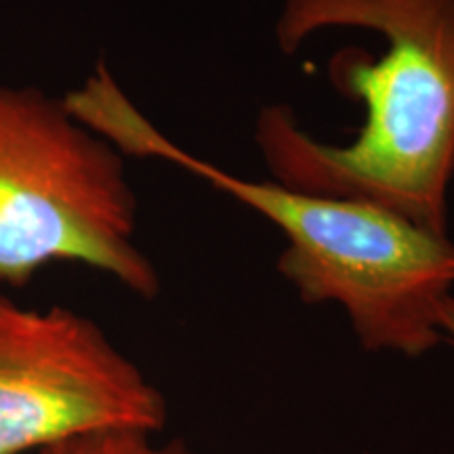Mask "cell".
<instances>
[{
    "mask_svg": "<svg viewBox=\"0 0 454 454\" xmlns=\"http://www.w3.org/2000/svg\"><path fill=\"white\" fill-rule=\"evenodd\" d=\"M147 431H99L38 454H194L184 440L156 442Z\"/></svg>",
    "mask_w": 454,
    "mask_h": 454,
    "instance_id": "obj_5",
    "label": "cell"
},
{
    "mask_svg": "<svg viewBox=\"0 0 454 454\" xmlns=\"http://www.w3.org/2000/svg\"><path fill=\"white\" fill-rule=\"evenodd\" d=\"M137 198L116 150L32 87H0V282L24 286L72 261L154 299L160 276L135 244Z\"/></svg>",
    "mask_w": 454,
    "mask_h": 454,
    "instance_id": "obj_3",
    "label": "cell"
},
{
    "mask_svg": "<svg viewBox=\"0 0 454 454\" xmlns=\"http://www.w3.org/2000/svg\"><path fill=\"white\" fill-rule=\"evenodd\" d=\"M167 400L98 322L0 293V454L43 452L99 431L158 434Z\"/></svg>",
    "mask_w": 454,
    "mask_h": 454,
    "instance_id": "obj_4",
    "label": "cell"
},
{
    "mask_svg": "<svg viewBox=\"0 0 454 454\" xmlns=\"http://www.w3.org/2000/svg\"><path fill=\"white\" fill-rule=\"evenodd\" d=\"M116 144L200 175L280 227L286 247L278 271L303 303L343 308L366 351L419 357L444 340L440 311L454 286L448 234L366 200L236 177L168 144L139 114L122 122Z\"/></svg>",
    "mask_w": 454,
    "mask_h": 454,
    "instance_id": "obj_2",
    "label": "cell"
},
{
    "mask_svg": "<svg viewBox=\"0 0 454 454\" xmlns=\"http://www.w3.org/2000/svg\"><path fill=\"white\" fill-rule=\"evenodd\" d=\"M328 27H362L385 41L374 64L334 61L333 81L364 104L348 145L325 144L291 107L259 112L254 141L276 184L366 200L446 234L454 175V0H284L276 41L294 53Z\"/></svg>",
    "mask_w": 454,
    "mask_h": 454,
    "instance_id": "obj_1",
    "label": "cell"
},
{
    "mask_svg": "<svg viewBox=\"0 0 454 454\" xmlns=\"http://www.w3.org/2000/svg\"><path fill=\"white\" fill-rule=\"evenodd\" d=\"M440 331H442V339L448 340V343L454 348V297H448L446 303L442 305Z\"/></svg>",
    "mask_w": 454,
    "mask_h": 454,
    "instance_id": "obj_6",
    "label": "cell"
}]
</instances>
